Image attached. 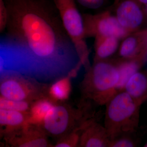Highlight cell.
Masks as SVG:
<instances>
[{
	"label": "cell",
	"instance_id": "cell-6",
	"mask_svg": "<svg viewBox=\"0 0 147 147\" xmlns=\"http://www.w3.org/2000/svg\"><path fill=\"white\" fill-rule=\"evenodd\" d=\"M0 94L2 97L18 101H26L33 96L36 88L32 84L31 77L18 71H9L0 76ZM35 80V79H34Z\"/></svg>",
	"mask_w": 147,
	"mask_h": 147
},
{
	"label": "cell",
	"instance_id": "cell-10",
	"mask_svg": "<svg viewBox=\"0 0 147 147\" xmlns=\"http://www.w3.org/2000/svg\"><path fill=\"white\" fill-rule=\"evenodd\" d=\"M80 140L82 146L87 147L108 146L110 141L105 127L93 123L88 124Z\"/></svg>",
	"mask_w": 147,
	"mask_h": 147
},
{
	"label": "cell",
	"instance_id": "cell-19",
	"mask_svg": "<svg viewBox=\"0 0 147 147\" xmlns=\"http://www.w3.org/2000/svg\"><path fill=\"white\" fill-rule=\"evenodd\" d=\"M77 2L86 8L96 9L102 7L106 0H77Z\"/></svg>",
	"mask_w": 147,
	"mask_h": 147
},
{
	"label": "cell",
	"instance_id": "cell-11",
	"mask_svg": "<svg viewBox=\"0 0 147 147\" xmlns=\"http://www.w3.org/2000/svg\"><path fill=\"white\" fill-rule=\"evenodd\" d=\"M119 39L114 36L100 37L95 38L96 57L103 60L113 55L117 50Z\"/></svg>",
	"mask_w": 147,
	"mask_h": 147
},
{
	"label": "cell",
	"instance_id": "cell-14",
	"mask_svg": "<svg viewBox=\"0 0 147 147\" xmlns=\"http://www.w3.org/2000/svg\"><path fill=\"white\" fill-rule=\"evenodd\" d=\"M70 76H64L58 79L50 88V93L55 99L64 100L68 98L71 90Z\"/></svg>",
	"mask_w": 147,
	"mask_h": 147
},
{
	"label": "cell",
	"instance_id": "cell-16",
	"mask_svg": "<svg viewBox=\"0 0 147 147\" xmlns=\"http://www.w3.org/2000/svg\"><path fill=\"white\" fill-rule=\"evenodd\" d=\"M53 104L48 100H39L32 108L30 120L34 123H41Z\"/></svg>",
	"mask_w": 147,
	"mask_h": 147
},
{
	"label": "cell",
	"instance_id": "cell-2",
	"mask_svg": "<svg viewBox=\"0 0 147 147\" xmlns=\"http://www.w3.org/2000/svg\"><path fill=\"white\" fill-rule=\"evenodd\" d=\"M137 100L123 92L108 100L105 128L110 141L131 129V121L137 112Z\"/></svg>",
	"mask_w": 147,
	"mask_h": 147
},
{
	"label": "cell",
	"instance_id": "cell-18",
	"mask_svg": "<svg viewBox=\"0 0 147 147\" xmlns=\"http://www.w3.org/2000/svg\"><path fill=\"white\" fill-rule=\"evenodd\" d=\"M29 108V104L26 101H18L10 100L3 97H0V109L14 110L23 112Z\"/></svg>",
	"mask_w": 147,
	"mask_h": 147
},
{
	"label": "cell",
	"instance_id": "cell-21",
	"mask_svg": "<svg viewBox=\"0 0 147 147\" xmlns=\"http://www.w3.org/2000/svg\"><path fill=\"white\" fill-rule=\"evenodd\" d=\"M79 141V136L76 134H72L70 136L66 137L61 142H59L56 147H73L75 146Z\"/></svg>",
	"mask_w": 147,
	"mask_h": 147
},
{
	"label": "cell",
	"instance_id": "cell-17",
	"mask_svg": "<svg viewBox=\"0 0 147 147\" xmlns=\"http://www.w3.org/2000/svg\"><path fill=\"white\" fill-rule=\"evenodd\" d=\"M4 50L0 47V76L5 71H14L15 68L14 55Z\"/></svg>",
	"mask_w": 147,
	"mask_h": 147
},
{
	"label": "cell",
	"instance_id": "cell-23",
	"mask_svg": "<svg viewBox=\"0 0 147 147\" xmlns=\"http://www.w3.org/2000/svg\"><path fill=\"white\" fill-rule=\"evenodd\" d=\"M137 1V2L139 4H142L146 5L147 4V0H135Z\"/></svg>",
	"mask_w": 147,
	"mask_h": 147
},
{
	"label": "cell",
	"instance_id": "cell-24",
	"mask_svg": "<svg viewBox=\"0 0 147 147\" xmlns=\"http://www.w3.org/2000/svg\"><path fill=\"white\" fill-rule=\"evenodd\" d=\"M144 12L145 14L147 16V4L145 5L144 11Z\"/></svg>",
	"mask_w": 147,
	"mask_h": 147
},
{
	"label": "cell",
	"instance_id": "cell-9",
	"mask_svg": "<svg viewBox=\"0 0 147 147\" xmlns=\"http://www.w3.org/2000/svg\"><path fill=\"white\" fill-rule=\"evenodd\" d=\"M146 31L138 32L125 38L119 50L121 57L125 59H131L136 57H144L147 43Z\"/></svg>",
	"mask_w": 147,
	"mask_h": 147
},
{
	"label": "cell",
	"instance_id": "cell-7",
	"mask_svg": "<svg viewBox=\"0 0 147 147\" xmlns=\"http://www.w3.org/2000/svg\"><path fill=\"white\" fill-rule=\"evenodd\" d=\"M144 13L137 1L123 0L118 5L115 16L121 26L131 34L141 26Z\"/></svg>",
	"mask_w": 147,
	"mask_h": 147
},
{
	"label": "cell",
	"instance_id": "cell-20",
	"mask_svg": "<svg viewBox=\"0 0 147 147\" xmlns=\"http://www.w3.org/2000/svg\"><path fill=\"white\" fill-rule=\"evenodd\" d=\"M134 144L130 139L126 137L114 139L110 140L108 146L113 147H131L134 146Z\"/></svg>",
	"mask_w": 147,
	"mask_h": 147
},
{
	"label": "cell",
	"instance_id": "cell-5",
	"mask_svg": "<svg viewBox=\"0 0 147 147\" xmlns=\"http://www.w3.org/2000/svg\"><path fill=\"white\" fill-rule=\"evenodd\" d=\"M82 16L86 38L114 36L120 40L130 34L108 11L94 15L84 14Z\"/></svg>",
	"mask_w": 147,
	"mask_h": 147
},
{
	"label": "cell",
	"instance_id": "cell-15",
	"mask_svg": "<svg viewBox=\"0 0 147 147\" xmlns=\"http://www.w3.org/2000/svg\"><path fill=\"white\" fill-rule=\"evenodd\" d=\"M25 121V117L22 112L0 109V125L20 126L24 124Z\"/></svg>",
	"mask_w": 147,
	"mask_h": 147
},
{
	"label": "cell",
	"instance_id": "cell-13",
	"mask_svg": "<svg viewBox=\"0 0 147 147\" xmlns=\"http://www.w3.org/2000/svg\"><path fill=\"white\" fill-rule=\"evenodd\" d=\"M119 79L117 90L124 88L129 78L138 71L139 64L137 61L131 60L122 63L118 65Z\"/></svg>",
	"mask_w": 147,
	"mask_h": 147
},
{
	"label": "cell",
	"instance_id": "cell-4",
	"mask_svg": "<svg viewBox=\"0 0 147 147\" xmlns=\"http://www.w3.org/2000/svg\"><path fill=\"white\" fill-rule=\"evenodd\" d=\"M87 88L92 96L98 102H108L117 90L119 79L117 66L108 62L98 61L89 70Z\"/></svg>",
	"mask_w": 147,
	"mask_h": 147
},
{
	"label": "cell",
	"instance_id": "cell-25",
	"mask_svg": "<svg viewBox=\"0 0 147 147\" xmlns=\"http://www.w3.org/2000/svg\"><path fill=\"white\" fill-rule=\"evenodd\" d=\"M145 147H147V143L146 144V145H145Z\"/></svg>",
	"mask_w": 147,
	"mask_h": 147
},
{
	"label": "cell",
	"instance_id": "cell-3",
	"mask_svg": "<svg viewBox=\"0 0 147 147\" xmlns=\"http://www.w3.org/2000/svg\"><path fill=\"white\" fill-rule=\"evenodd\" d=\"M67 34L73 43L81 62L85 64L89 51L84 33L83 16L75 0H53Z\"/></svg>",
	"mask_w": 147,
	"mask_h": 147
},
{
	"label": "cell",
	"instance_id": "cell-12",
	"mask_svg": "<svg viewBox=\"0 0 147 147\" xmlns=\"http://www.w3.org/2000/svg\"><path fill=\"white\" fill-rule=\"evenodd\" d=\"M124 89L131 97L138 100L147 91V76L137 71L129 78Z\"/></svg>",
	"mask_w": 147,
	"mask_h": 147
},
{
	"label": "cell",
	"instance_id": "cell-22",
	"mask_svg": "<svg viewBox=\"0 0 147 147\" xmlns=\"http://www.w3.org/2000/svg\"><path fill=\"white\" fill-rule=\"evenodd\" d=\"M7 19V13H5L1 0H0V30L3 28Z\"/></svg>",
	"mask_w": 147,
	"mask_h": 147
},
{
	"label": "cell",
	"instance_id": "cell-1",
	"mask_svg": "<svg viewBox=\"0 0 147 147\" xmlns=\"http://www.w3.org/2000/svg\"><path fill=\"white\" fill-rule=\"evenodd\" d=\"M7 13L12 43L33 78L50 81L76 73L82 63L53 1L12 0Z\"/></svg>",
	"mask_w": 147,
	"mask_h": 147
},
{
	"label": "cell",
	"instance_id": "cell-8",
	"mask_svg": "<svg viewBox=\"0 0 147 147\" xmlns=\"http://www.w3.org/2000/svg\"><path fill=\"white\" fill-rule=\"evenodd\" d=\"M72 115L67 107L55 105L48 111L42 123L47 132L53 136H61L67 132L72 122Z\"/></svg>",
	"mask_w": 147,
	"mask_h": 147
}]
</instances>
